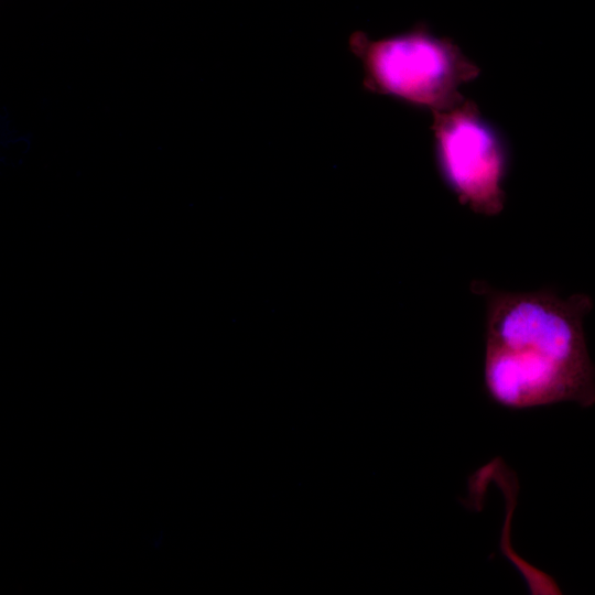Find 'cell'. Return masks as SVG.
I'll return each instance as SVG.
<instances>
[{"label":"cell","mask_w":595,"mask_h":595,"mask_svg":"<svg viewBox=\"0 0 595 595\" xmlns=\"http://www.w3.org/2000/svg\"><path fill=\"white\" fill-rule=\"evenodd\" d=\"M470 291L485 301L484 385L494 403L510 410L595 403V365L583 328L591 296L509 292L480 280Z\"/></svg>","instance_id":"obj_1"},{"label":"cell","mask_w":595,"mask_h":595,"mask_svg":"<svg viewBox=\"0 0 595 595\" xmlns=\"http://www.w3.org/2000/svg\"><path fill=\"white\" fill-rule=\"evenodd\" d=\"M350 44L363 61L368 88L432 112L462 102L459 86L479 74L453 42L422 28L378 41L356 33Z\"/></svg>","instance_id":"obj_2"},{"label":"cell","mask_w":595,"mask_h":595,"mask_svg":"<svg viewBox=\"0 0 595 595\" xmlns=\"http://www.w3.org/2000/svg\"><path fill=\"white\" fill-rule=\"evenodd\" d=\"M433 116L437 162L448 187L473 212L499 214L505 205L507 152L498 132L470 100Z\"/></svg>","instance_id":"obj_3"}]
</instances>
